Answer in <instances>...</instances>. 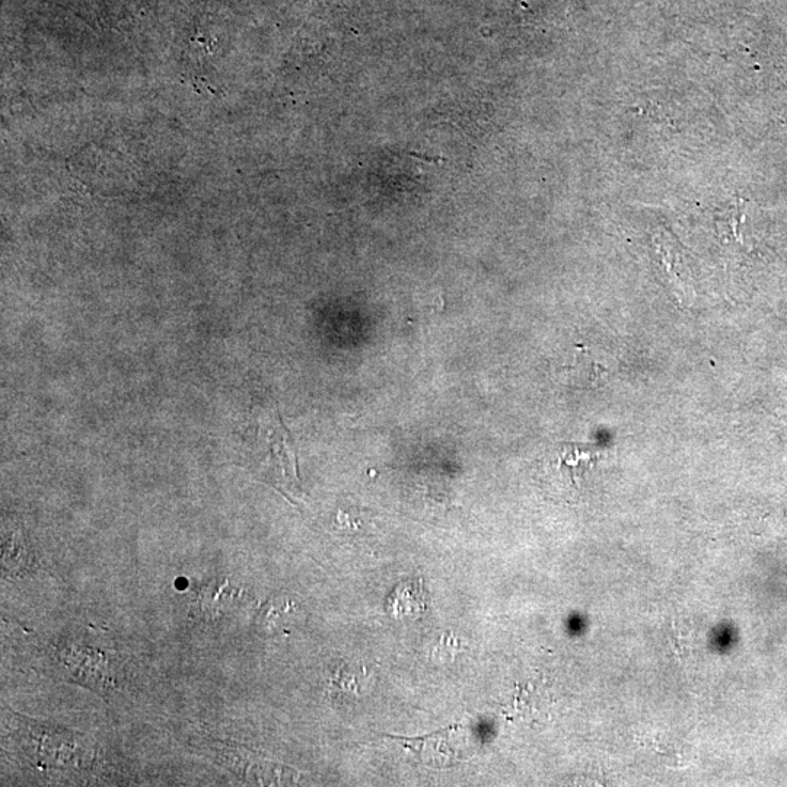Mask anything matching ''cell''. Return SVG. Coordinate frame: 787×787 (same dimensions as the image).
<instances>
[{
  "label": "cell",
  "instance_id": "obj_1",
  "mask_svg": "<svg viewBox=\"0 0 787 787\" xmlns=\"http://www.w3.org/2000/svg\"><path fill=\"white\" fill-rule=\"evenodd\" d=\"M420 763L429 767H449L461 761L470 751V732L462 725L449 726L444 731L419 738H397Z\"/></svg>",
  "mask_w": 787,
  "mask_h": 787
},
{
  "label": "cell",
  "instance_id": "obj_2",
  "mask_svg": "<svg viewBox=\"0 0 787 787\" xmlns=\"http://www.w3.org/2000/svg\"><path fill=\"white\" fill-rule=\"evenodd\" d=\"M429 608V592L422 578L398 583L385 599V611L394 618L422 617Z\"/></svg>",
  "mask_w": 787,
  "mask_h": 787
},
{
  "label": "cell",
  "instance_id": "obj_3",
  "mask_svg": "<svg viewBox=\"0 0 787 787\" xmlns=\"http://www.w3.org/2000/svg\"><path fill=\"white\" fill-rule=\"evenodd\" d=\"M301 618V607L295 601L289 598H274L261 608L258 627L264 633H285L298 626Z\"/></svg>",
  "mask_w": 787,
  "mask_h": 787
},
{
  "label": "cell",
  "instance_id": "obj_4",
  "mask_svg": "<svg viewBox=\"0 0 787 787\" xmlns=\"http://www.w3.org/2000/svg\"><path fill=\"white\" fill-rule=\"evenodd\" d=\"M366 680L363 667L352 668L347 664L336 665L328 675V691L331 699L337 703H347L356 700L362 693V681Z\"/></svg>",
  "mask_w": 787,
  "mask_h": 787
},
{
  "label": "cell",
  "instance_id": "obj_5",
  "mask_svg": "<svg viewBox=\"0 0 787 787\" xmlns=\"http://www.w3.org/2000/svg\"><path fill=\"white\" fill-rule=\"evenodd\" d=\"M462 649H464V643L460 637L452 632H445L433 643L429 659L435 664H451L460 655Z\"/></svg>",
  "mask_w": 787,
  "mask_h": 787
}]
</instances>
